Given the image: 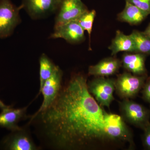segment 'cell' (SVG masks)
<instances>
[{"label":"cell","instance_id":"obj_1","mask_svg":"<svg viewBox=\"0 0 150 150\" xmlns=\"http://www.w3.org/2000/svg\"><path fill=\"white\" fill-rule=\"evenodd\" d=\"M50 148L81 150L134 146L133 135L121 115L108 112L88 91L86 76H72L46 110L31 116Z\"/></svg>","mask_w":150,"mask_h":150},{"label":"cell","instance_id":"obj_2","mask_svg":"<svg viewBox=\"0 0 150 150\" xmlns=\"http://www.w3.org/2000/svg\"><path fill=\"white\" fill-rule=\"evenodd\" d=\"M121 115L125 122L145 129L150 124V110L129 99L118 102Z\"/></svg>","mask_w":150,"mask_h":150},{"label":"cell","instance_id":"obj_3","mask_svg":"<svg viewBox=\"0 0 150 150\" xmlns=\"http://www.w3.org/2000/svg\"><path fill=\"white\" fill-rule=\"evenodd\" d=\"M21 5L17 6L11 0H0V39L10 37L21 22L20 12Z\"/></svg>","mask_w":150,"mask_h":150},{"label":"cell","instance_id":"obj_4","mask_svg":"<svg viewBox=\"0 0 150 150\" xmlns=\"http://www.w3.org/2000/svg\"><path fill=\"white\" fill-rule=\"evenodd\" d=\"M147 77V75L137 76L128 71L118 75L115 81L116 94L123 99L135 97L143 88Z\"/></svg>","mask_w":150,"mask_h":150},{"label":"cell","instance_id":"obj_5","mask_svg":"<svg viewBox=\"0 0 150 150\" xmlns=\"http://www.w3.org/2000/svg\"><path fill=\"white\" fill-rule=\"evenodd\" d=\"M115 79L105 77H95L87 82L88 91L102 107L109 108L114 100Z\"/></svg>","mask_w":150,"mask_h":150},{"label":"cell","instance_id":"obj_6","mask_svg":"<svg viewBox=\"0 0 150 150\" xmlns=\"http://www.w3.org/2000/svg\"><path fill=\"white\" fill-rule=\"evenodd\" d=\"M62 0H22L21 5L32 19L43 18L59 9Z\"/></svg>","mask_w":150,"mask_h":150},{"label":"cell","instance_id":"obj_7","mask_svg":"<svg viewBox=\"0 0 150 150\" xmlns=\"http://www.w3.org/2000/svg\"><path fill=\"white\" fill-rule=\"evenodd\" d=\"M88 10L81 0H62L55 18L54 27L76 20Z\"/></svg>","mask_w":150,"mask_h":150},{"label":"cell","instance_id":"obj_8","mask_svg":"<svg viewBox=\"0 0 150 150\" xmlns=\"http://www.w3.org/2000/svg\"><path fill=\"white\" fill-rule=\"evenodd\" d=\"M63 75L62 70L57 66L53 74L46 81L39 90L38 94H42L43 101L40 108L35 113L46 110L56 99L62 88Z\"/></svg>","mask_w":150,"mask_h":150},{"label":"cell","instance_id":"obj_9","mask_svg":"<svg viewBox=\"0 0 150 150\" xmlns=\"http://www.w3.org/2000/svg\"><path fill=\"white\" fill-rule=\"evenodd\" d=\"M1 146L6 150L39 149V148L33 142L29 133L22 128L12 131L11 134L6 137L2 142Z\"/></svg>","mask_w":150,"mask_h":150},{"label":"cell","instance_id":"obj_10","mask_svg":"<svg viewBox=\"0 0 150 150\" xmlns=\"http://www.w3.org/2000/svg\"><path fill=\"white\" fill-rule=\"evenodd\" d=\"M50 38H61L71 44L82 43L85 39L84 30L76 21H73L54 27Z\"/></svg>","mask_w":150,"mask_h":150},{"label":"cell","instance_id":"obj_11","mask_svg":"<svg viewBox=\"0 0 150 150\" xmlns=\"http://www.w3.org/2000/svg\"><path fill=\"white\" fill-rule=\"evenodd\" d=\"M122 67L121 60L116 57H108L96 64L90 66L88 74L95 77H108L117 74Z\"/></svg>","mask_w":150,"mask_h":150},{"label":"cell","instance_id":"obj_12","mask_svg":"<svg viewBox=\"0 0 150 150\" xmlns=\"http://www.w3.org/2000/svg\"><path fill=\"white\" fill-rule=\"evenodd\" d=\"M147 55L139 53L125 52L121 59L122 67L126 71L137 76H146L145 61Z\"/></svg>","mask_w":150,"mask_h":150},{"label":"cell","instance_id":"obj_13","mask_svg":"<svg viewBox=\"0 0 150 150\" xmlns=\"http://www.w3.org/2000/svg\"><path fill=\"white\" fill-rule=\"evenodd\" d=\"M27 109V107L14 108L10 105L2 109L0 113V126L12 131L21 129L18 123L25 117Z\"/></svg>","mask_w":150,"mask_h":150},{"label":"cell","instance_id":"obj_14","mask_svg":"<svg viewBox=\"0 0 150 150\" xmlns=\"http://www.w3.org/2000/svg\"><path fill=\"white\" fill-rule=\"evenodd\" d=\"M108 48L112 56L120 52L137 53L135 42L131 34L126 35L120 30H116L115 37Z\"/></svg>","mask_w":150,"mask_h":150},{"label":"cell","instance_id":"obj_15","mask_svg":"<svg viewBox=\"0 0 150 150\" xmlns=\"http://www.w3.org/2000/svg\"><path fill=\"white\" fill-rule=\"evenodd\" d=\"M149 15L146 12L126 2L125 7L117 15V18L118 21L126 23L130 25H137L141 24Z\"/></svg>","mask_w":150,"mask_h":150},{"label":"cell","instance_id":"obj_16","mask_svg":"<svg viewBox=\"0 0 150 150\" xmlns=\"http://www.w3.org/2000/svg\"><path fill=\"white\" fill-rule=\"evenodd\" d=\"M40 64V89L41 88L46 81L50 78L55 71L57 66L49 59L46 54H43L39 59Z\"/></svg>","mask_w":150,"mask_h":150},{"label":"cell","instance_id":"obj_17","mask_svg":"<svg viewBox=\"0 0 150 150\" xmlns=\"http://www.w3.org/2000/svg\"><path fill=\"white\" fill-rule=\"evenodd\" d=\"M136 45L137 53L150 56V38L144 33L134 30L131 33Z\"/></svg>","mask_w":150,"mask_h":150},{"label":"cell","instance_id":"obj_18","mask_svg":"<svg viewBox=\"0 0 150 150\" xmlns=\"http://www.w3.org/2000/svg\"><path fill=\"white\" fill-rule=\"evenodd\" d=\"M96 13L94 10L88 11L76 21L78 22L84 31H86L88 33L89 39V48H91V37L94 21L96 16Z\"/></svg>","mask_w":150,"mask_h":150},{"label":"cell","instance_id":"obj_19","mask_svg":"<svg viewBox=\"0 0 150 150\" xmlns=\"http://www.w3.org/2000/svg\"><path fill=\"white\" fill-rule=\"evenodd\" d=\"M150 14V0H125Z\"/></svg>","mask_w":150,"mask_h":150},{"label":"cell","instance_id":"obj_20","mask_svg":"<svg viewBox=\"0 0 150 150\" xmlns=\"http://www.w3.org/2000/svg\"><path fill=\"white\" fill-rule=\"evenodd\" d=\"M142 89L143 98L150 104V76L147 78Z\"/></svg>","mask_w":150,"mask_h":150},{"label":"cell","instance_id":"obj_21","mask_svg":"<svg viewBox=\"0 0 150 150\" xmlns=\"http://www.w3.org/2000/svg\"><path fill=\"white\" fill-rule=\"evenodd\" d=\"M143 143L146 149L150 150V123L144 130Z\"/></svg>","mask_w":150,"mask_h":150},{"label":"cell","instance_id":"obj_22","mask_svg":"<svg viewBox=\"0 0 150 150\" xmlns=\"http://www.w3.org/2000/svg\"><path fill=\"white\" fill-rule=\"evenodd\" d=\"M144 32V33L145 34H146L150 38V23L148 25L147 27L145 29Z\"/></svg>","mask_w":150,"mask_h":150},{"label":"cell","instance_id":"obj_23","mask_svg":"<svg viewBox=\"0 0 150 150\" xmlns=\"http://www.w3.org/2000/svg\"><path fill=\"white\" fill-rule=\"evenodd\" d=\"M9 106V105H6L2 100H0V108H1V110H2L3 109H4V108H6L8 107Z\"/></svg>","mask_w":150,"mask_h":150}]
</instances>
